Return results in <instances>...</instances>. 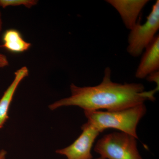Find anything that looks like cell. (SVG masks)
<instances>
[{"instance_id": "6da1fadb", "label": "cell", "mask_w": 159, "mask_h": 159, "mask_svg": "<svg viewBox=\"0 0 159 159\" xmlns=\"http://www.w3.org/2000/svg\"><path fill=\"white\" fill-rule=\"evenodd\" d=\"M111 70L107 67L102 82L94 86H70L71 96L49 105L54 111L63 107L77 106L84 111L120 110L144 103L147 100L154 101L156 88L145 91L141 83H118L111 80Z\"/></svg>"}, {"instance_id": "7a4b0ae2", "label": "cell", "mask_w": 159, "mask_h": 159, "mask_svg": "<svg viewBox=\"0 0 159 159\" xmlns=\"http://www.w3.org/2000/svg\"><path fill=\"white\" fill-rule=\"evenodd\" d=\"M146 111V106L142 103L120 110L86 111L84 113L88 122L100 133L107 129H115L138 139L137 126Z\"/></svg>"}, {"instance_id": "3957f363", "label": "cell", "mask_w": 159, "mask_h": 159, "mask_svg": "<svg viewBox=\"0 0 159 159\" xmlns=\"http://www.w3.org/2000/svg\"><path fill=\"white\" fill-rule=\"evenodd\" d=\"M137 139L122 132L112 133L99 139L94 150L105 159H142Z\"/></svg>"}, {"instance_id": "277c9868", "label": "cell", "mask_w": 159, "mask_h": 159, "mask_svg": "<svg viewBox=\"0 0 159 159\" xmlns=\"http://www.w3.org/2000/svg\"><path fill=\"white\" fill-rule=\"evenodd\" d=\"M159 29V1L153 5L151 11L143 25L138 22L130 30L128 39L127 52L139 57L153 40Z\"/></svg>"}, {"instance_id": "5b68a950", "label": "cell", "mask_w": 159, "mask_h": 159, "mask_svg": "<svg viewBox=\"0 0 159 159\" xmlns=\"http://www.w3.org/2000/svg\"><path fill=\"white\" fill-rule=\"evenodd\" d=\"M81 129L82 133L72 144L57 149L56 153L64 156L67 159H93L91 150L100 133L88 122L82 125Z\"/></svg>"}, {"instance_id": "8992f818", "label": "cell", "mask_w": 159, "mask_h": 159, "mask_svg": "<svg viewBox=\"0 0 159 159\" xmlns=\"http://www.w3.org/2000/svg\"><path fill=\"white\" fill-rule=\"evenodd\" d=\"M119 12L127 29L131 30L138 23L142 9L148 0H107L106 1Z\"/></svg>"}, {"instance_id": "52a82bcc", "label": "cell", "mask_w": 159, "mask_h": 159, "mask_svg": "<svg viewBox=\"0 0 159 159\" xmlns=\"http://www.w3.org/2000/svg\"><path fill=\"white\" fill-rule=\"evenodd\" d=\"M145 50L135 73V77L139 79L146 78L149 74L159 71V34L155 36Z\"/></svg>"}, {"instance_id": "ba28073f", "label": "cell", "mask_w": 159, "mask_h": 159, "mask_svg": "<svg viewBox=\"0 0 159 159\" xmlns=\"http://www.w3.org/2000/svg\"><path fill=\"white\" fill-rule=\"evenodd\" d=\"M29 71L27 67L24 66L15 73L13 81L5 91L0 99V129L2 128L9 119V110L15 93L20 83L29 76Z\"/></svg>"}, {"instance_id": "9c48e42d", "label": "cell", "mask_w": 159, "mask_h": 159, "mask_svg": "<svg viewBox=\"0 0 159 159\" xmlns=\"http://www.w3.org/2000/svg\"><path fill=\"white\" fill-rule=\"evenodd\" d=\"M3 44L1 46L13 53H20L29 50L31 43L23 39L20 31L14 29L7 30L2 36Z\"/></svg>"}, {"instance_id": "30bf717a", "label": "cell", "mask_w": 159, "mask_h": 159, "mask_svg": "<svg viewBox=\"0 0 159 159\" xmlns=\"http://www.w3.org/2000/svg\"><path fill=\"white\" fill-rule=\"evenodd\" d=\"M36 0H0V7L6 8L9 6H24L30 8L37 5Z\"/></svg>"}, {"instance_id": "8fae6325", "label": "cell", "mask_w": 159, "mask_h": 159, "mask_svg": "<svg viewBox=\"0 0 159 159\" xmlns=\"http://www.w3.org/2000/svg\"><path fill=\"white\" fill-rule=\"evenodd\" d=\"M147 80L150 82H154L157 84L156 89L159 90V71L154 72L147 76Z\"/></svg>"}, {"instance_id": "7c38bea8", "label": "cell", "mask_w": 159, "mask_h": 159, "mask_svg": "<svg viewBox=\"0 0 159 159\" xmlns=\"http://www.w3.org/2000/svg\"><path fill=\"white\" fill-rule=\"evenodd\" d=\"M9 65V61L4 54L0 53V68L5 67Z\"/></svg>"}, {"instance_id": "4fadbf2b", "label": "cell", "mask_w": 159, "mask_h": 159, "mask_svg": "<svg viewBox=\"0 0 159 159\" xmlns=\"http://www.w3.org/2000/svg\"><path fill=\"white\" fill-rule=\"evenodd\" d=\"M7 152L4 149L0 150V159H6Z\"/></svg>"}, {"instance_id": "5bb4252c", "label": "cell", "mask_w": 159, "mask_h": 159, "mask_svg": "<svg viewBox=\"0 0 159 159\" xmlns=\"http://www.w3.org/2000/svg\"><path fill=\"white\" fill-rule=\"evenodd\" d=\"M2 14H1V12L0 11V34H1V31H2Z\"/></svg>"}, {"instance_id": "9a60e30c", "label": "cell", "mask_w": 159, "mask_h": 159, "mask_svg": "<svg viewBox=\"0 0 159 159\" xmlns=\"http://www.w3.org/2000/svg\"><path fill=\"white\" fill-rule=\"evenodd\" d=\"M96 159H105L103 158L102 157H99V158H97Z\"/></svg>"}]
</instances>
